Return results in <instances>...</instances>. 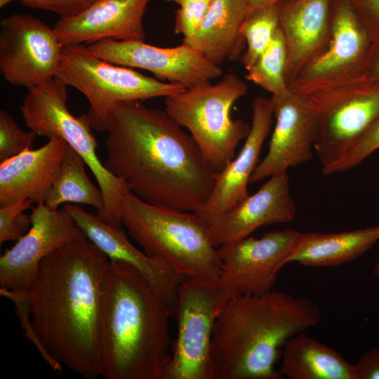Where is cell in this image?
Returning <instances> with one entry per match:
<instances>
[{"instance_id":"obj_23","label":"cell","mask_w":379,"mask_h":379,"mask_svg":"<svg viewBox=\"0 0 379 379\" xmlns=\"http://www.w3.org/2000/svg\"><path fill=\"white\" fill-rule=\"evenodd\" d=\"M247 14V0H212L195 33L182 43L218 65L236 60L246 46L240 29Z\"/></svg>"},{"instance_id":"obj_37","label":"cell","mask_w":379,"mask_h":379,"mask_svg":"<svg viewBox=\"0 0 379 379\" xmlns=\"http://www.w3.org/2000/svg\"><path fill=\"white\" fill-rule=\"evenodd\" d=\"M284 0H247L248 13L265 6L277 4Z\"/></svg>"},{"instance_id":"obj_1","label":"cell","mask_w":379,"mask_h":379,"mask_svg":"<svg viewBox=\"0 0 379 379\" xmlns=\"http://www.w3.org/2000/svg\"><path fill=\"white\" fill-rule=\"evenodd\" d=\"M109 260L87 237L58 248L41 262L28 292L29 322L42 358L86 379L100 376V321Z\"/></svg>"},{"instance_id":"obj_3","label":"cell","mask_w":379,"mask_h":379,"mask_svg":"<svg viewBox=\"0 0 379 379\" xmlns=\"http://www.w3.org/2000/svg\"><path fill=\"white\" fill-rule=\"evenodd\" d=\"M171 305L141 272L109 260L102 284L100 376L162 379L171 357Z\"/></svg>"},{"instance_id":"obj_16","label":"cell","mask_w":379,"mask_h":379,"mask_svg":"<svg viewBox=\"0 0 379 379\" xmlns=\"http://www.w3.org/2000/svg\"><path fill=\"white\" fill-rule=\"evenodd\" d=\"M270 99L276 124L267 153L250 183L286 173L289 168L310 161L319 134L317 118L305 96L288 87Z\"/></svg>"},{"instance_id":"obj_28","label":"cell","mask_w":379,"mask_h":379,"mask_svg":"<svg viewBox=\"0 0 379 379\" xmlns=\"http://www.w3.org/2000/svg\"><path fill=\"white\" fill-rule=\"evenodd\" d=\"M279 28L278 3L247 14L240 29L246 43V50L240 58L246 69L252 66L267 48Z\"/></svg>"},{"instance_id":"obj_34","label":"cell","mask_w":379,"mask_h":379,"mask_svg":"<svg viewBox=\"0 0 379 379\" xmlns=\"http://www.w3.org/2000/svg\"><path fill=\"white\" fill-rule=\"evenodd\" d=\"M373 44H379V0H350Z\"/></svg>"},{"instance_id":"obj_25","label":"cell","mask_w":379,"mask_h":379,"mask_svg":"<svg viewBox=\"0 0 379 379\" xmlns=\"http://www.w3.org/2000/svg\"><path fill=\"white\" fill-rule=\"evenodd\" d=\"M281 375L290 379H357L355 366L338 352L299 333L282 349Z\"/></svg>"},{"instance_id":"obj_30","label":"cell","mask_w":379,"mask_h":379,"mask_svg":"<svg viewBox=\"0 0 379 379\" xmlns=\"http://www.w3.org/2000/svg\"><path fill=\"white\" fill-rule=\"evenodd\" d=\"M36 134L21 130L11 114L0 111V161H3L30 149Z\"/></svg>"},{"instance_id":"obj_10","label":"cell","mask_w":379,"mask_h":379,"mask_svg":"<svg viewBox=\"0 0 379 379\" xmlns=\"http://www.w3.org/2000/svg\"><path fill=\"white\" fill-rule=\"evenodd\" d=\"M301 95L318 120L319 134L314 149L324 173L379 117V79L363 78Z\"/></svg>"},{"instance_id":"obj_21","label":"cell","mask_w":379,"mask_h":379,"mask_svg":"<svg viewBox=\"0 0 379 379\" xmlns=\"http://www.w3.org/2000/svg\"><path fill=\"white\" fill-rule=\"evenodd\" d=\"M65 207L86 237L109 260L129 264L141 272L168 301L173 312L178 287L185 277L135 247L128 239L121 226L108 224L97 215L90 213L79 206L65 204Z\"/></svg>"},{"instance_id":"obj_33","label":"cell","mask_w":379,"mask_h":379,"mask_svg":"<svg viewBox=\"0 0 379 379\" xmlns=\"http://www.w3.org/2000/svg\"><path fill=\"white\" fill-rule=\"evenodd\" d=\"M98 0H22L24 6L34 9L53 12L60 17L74 16Z\"/></svg>"},{"instance_id":"obj_19","label":"cell","mask_w":379,"mask_h":379,"mask_svg":"<svg viewBox=\"0 0 379 379\" xmlns=\"http://www.w3.org/2000/svg\"><path fill=\"white\" fill-rule=\"evenodd\" d=\"M295 213L287 173L272 176L255 193L220 215L208 227L209 237L218 248L244 239L261 226L290 222Z\"/></svg>"},{"instance_id":"obj_22","label":"cell","mask_w":379,"mask_h":379,"mask_svg":"<svg viewBox=\"0 0 379 379\" xmlns=\"http://www.w3.org/2000/svg\"><path fill=\"white\" fill-rule=\"evenodd\" d=\"M68 145L54 137L0 164V206L22 199L44 203L59 174Z\"/></svg>"},{"instance_id":"obj_26","label":"cell","mask_w":379,"mask_h":379,"mask_svg":"<svg viewBox=\"0 0 379 379\" xmlns=\"http://www.w3.org/2000/svg\"><path fill=\"white\" fill-rule=\"evenodd\" d=\"M86 165L83 158L68 145L59 174L45 199L46 206L58 210L62 204L77 203L95 208L96 214L102 211V193L89 180Z\"/></svg>"},{"instance_id":"obj_35","label":"cell","mask_w":379,"mask_h":379,"mask_svg":"<svg viewBox=\"0 0 379 379\" xmlns=\"http://www.w3.org/2000/svg\"><path fill=\"white\" fill-rule=\"evenodd\" d=\"M354 366L357 379H379V347L367 351Z\"/></svg>"},{"instance_id":"obj_7","label":"cell","mask_w":379,"mask_h":379,"mask_svg":"<svg viewBox=\"0 0 379 379\" xmlns=\"http://www.w3.org/2000/svg\"><path fill=\"white\" fill-rule=\"evenodd\" d=\"M247 84L235 73L215 84H199L165 98L164 110L191 133L211 168L220 172L235 157L251 126L231 117V109L247 93Z\"/></svg>"},{"instance_id":"obj_12","label":"cell","mask_w":379,"mask_h":379,"mask_svg":"<svg viewBox=\"0 0 379 379\" xmlns=\"http://www.w3.org/2000/svg\"><path fill=\"white\" fill-rule=\"evenodd\" d=\"M62 48L53 28L31 15L0 22V73L13 86L29 89L55 77Z\"/></svg>"},{"instance_id":"obj_13","label":"cell","mask_w":379,"mask_h":379,"mask_svg":"<svg viewBox=\"0 0 379 379\" xmlns=\"http://www.w3.org/2000/svg\"><path fill=\"white\" fill-rule=\"evenodd\" d=\"M299 234L284 229L220 246V279L233 296L262 295L271 291Z\"/></svg>"},{"instance_id":"obj_18","label":"cell","mask_w":379,"mask_h":379,"mask_svg":"<svg viewBox=\"0 0 379 379\" xmlns=\"http://www.w3.org/2000/svg\"><path fill=\"white\" fill-rule=\"evenodd\" d=\"M151 1L98 0L78 15L60 17L53 29L62 46L103 39L144 41L143 17Z\"/></svg>"},{"instance_id":"obj_38","label":"cell","mask_w":379,"mask_h":379,"mask_svg":"<svg viewBox=\"0 0 379 379\" xmlns=\"http://www.w3.org/2000/svg\"><path fill=\"white\" fill-rule=\"evenodd\" d=\"M22 1V0H0V7L2 8L4 7V6H6V4L11 3V1Z\"/></svg>"},{"instance_id":"obj_4","label":"cell","mask_w":379,"mask_h":379,"mask_svg":"<svg viewBox=\"0 0 379 379\" xmlns=\"http://www.w3.org/2000/svg\"><path fill=\"white\" fill-rule=\"evenodd\" d=\"M319 306L272 290L232 297L214 324L210 357L215 379H280L274 366L293 335L317 326Z\"/></svg>"},{"instance_id":"obj_32","label":"cell","mask_w":379,"mask_h":379,"mask_svg":"<svg viewBox=\"0 0 379 379\" xmlns=\"http://www.w3.org/2000/svg\"><path fill=\"white\" fill-rule=\"evenodd\" d=\"M179 5L175 11L174 32L184 37L193 35L207 13L212 0H165Z\"/></svg>"},{"instance_id":"obj_39","label":"cell","mask_w":379,"mask_h":379,"mask_svg":"<svg viewBox=\"0 0 379 379\" xmlns=\"http://www.w3.org/2000/svg\"><path fill=\"white\" fill-rule=\"evenodd\" d=\"M374 274L376 277H379V260L374 268Z\"/></svg>"},{"instance_id":"obj_2","label":"cell","mask_w":379,"mask_h":379,"mask_svg":"<svg viewBox=\"0 0 379 379\" xmlns=\"http://www.w3.org/2000/svg\"><path fill=\"white\" fill-rule=\"evenodd\" d=\"M107 132L103 164L140 199L196 212L211 195L215 172L192 135L165 110L140 101L121 102Z\"/></svg>"},{"instance_id":"obj_36","label":"cell","mask_w":379,"mask_h":379,"mask_svg":"<svg viewBox=\"0 0 379 379\" xmlns=\"http://www.w3.org/2000/svg\"><path fill=\"white\" fill-rule=\"evenodd\" d=\"M365 78L379 79V44H373L368 58Z\"/></svg>"},{"instance_id":"obj_8","label":"cell","mask_w":379,"mask_h":379,"mask_svg":"<svg viewBox=\"0 0 379 379\" xmlns=\"http://www.w3.org/2000/svg\"><path fill=\"white\" fill-rule=\"evenodd\" d=\"M55 77L86 96V117L98 132L107 131L113 109L121 102L166 98L185 88L100 59L85 44L62 46Z\"/></svg>"},{"instance_id":"obj_29","label":"cell","mask_w":379,"mask_h":379,"mask_svg":"<svg viewBox=\"0 0 379 379\" xmlns=\"http://www.w3.org/2000/svg\"><path fill=\"white\" fill-rule=\"evenodd\" d=\"M33 201L22 199L0 206V244L18 241L29 229L30 215L24 211L32 207Z\"/></svg>"},{"instance_id":"obj_14","label":"cell","mask_w":379,"mask_h":379,"mask_svg":"<svg viewBox=\"0 0 379 379\" xmlns=\"http://www.w3.org/2000/svg\"><path fill=\"white\" fill-rule=\"evenodd\" d=\"M97 57L111 63L152 72L157 79L189 88L220 77L222 69L192 46L162 48L142 41L103 39L87 46Z\"/></svg>"},{"instance_id":"obj_11","label":"cell","mask_w":379,"mask_h":379,"mask_svg":"<svg viewBox=\"0 0 379 379\" xmlns=\"http://www.w3.org/2000/svg\"><path fill=\"white\" fill-rule=\"evenodd\" d=\"M373 45L350 0H333L326 49L302 68L288 87L305 94L365 78Z\"/></svg>"},{"instance_id":"obj_27","label":"cell","mask_w":379,"mask_h":379,"mask_svg":"<svg viewBox=\"0 0 379 379\" xmlns=\"http://www.w3.org/2000/svg\"><path fill=\"white\" fill-rule=\"evenodd\" d=\"M286 46L279 27L267 48L246 69L245 77L272 95L278 94L288 88L286 80Z\"/></svg>"},{"instance_id":"obj_5","label":"cell","mask_w":379,"mask_h":379,"mask_svg":"<svg viewBox=\"0 0 379 379\" xmlns=\"http://www.w3.org/2000/svg\"><path fill=\"white\" fill-rule=\"evenodd\" d=\"M122 224L150 258L183 277H218L221 261L208 227L192 211L148 204L128 192L121 210Z\"/></svg>"},{"instance_id":"obj_9","label":"cell","mask_w":379,"mask_h":379,"mask_svg":"<svg viewBox=\"0 0 379 379\" xmlns=\"http://www.w3.org/2000/svg\"><path fill=\"white\" fill-rule=\"evenodd\" d=\"M220 277L185 278L177 289L172 316L178 333L162 379H215L210 347L215 322L232 298Z\"/></svg>"},{"instance_id":"obj_6","label":"cell","mask_w":379,"mask_h":379,"mask_svg":"<svg viewBox=\"0 0 379 379\" xmlns=\"http://www.w3.org/2000/svg\"><path fill=\"white\" fill-rule=\"evenodd\" d=\"M67 86L55 77L29 88L20 107L23 120L36 135L60 138L83 158L104 199L103 209L96 215L108 224L122 226L123 201L130 189L99 159L98 143L86 114L74 117L69 111Z\"/></svg>"},{"instance_id":"obj_24","label":"cell","mask_w":379,"mask_h":379,"mask_svg":"<svg viewBox=\"0 0 379 379\" xmlns=\"http://www.w3.org/2000/svg\"><path fill=\"white\" fill-rule=\"evenodd\" d=\"M379 241V225L335 233H300L283 261L307 267H332L348 263Z\"/></svg>"},{"instance_id":"obj_17","label":"cell","mask_w":379,"mask_h":379,"mask_svg":"<svg viewBox=\"0 0 379 379\" xmlns=\"http://www.w3.org/2000/svg\"><path fill=\"white\" fill-rule=\"evenodd\" d=\"M251 131L237 156L215 173L212 192L195 212L208 227L220 215L248 195V185L260 162L264 141L272 124L271 99L256 96L252 102Z\"/></svg>"},{"instance_id":"obj_20","label":"cell","mask_w":379,"mask_h":379,"mask_svg":"<svg viewBox=\"0 0 379 379\" xmlns=\"http://www.w3.org/2000/svg\"><path fill=\"white\" fill-rule=\"evenodd\" d=\"M333 0H284L278 3L279 27L287 51L288 86L300 70L321 55L331 36Z\"/></svg>"},{"instance_id":"obj_31","label":"cell","mask_w":379,"mask_h":379,"mask_svg":"<svg viewBox=\"0 0 379 379\" xmlns=\"http://www.w3.org/2000/svg\"><path fill=\"white\" fill-rule=\"evenodd\" d=\"M379 149V117L359 138L348 152L323 174L331 175L351 169Z\"/></svg>"},{"instance_id":"obj_15","label":"cell","mask_w":379,"mask_h":379,"mask_svg":"<svg viewBox=\"0 0 379 379\" xmlns=\"http://www.w3.org/2000/svg\"><path fill=\"white\" fill-rule=\"evenodd\" d=\"M29 230L0 258L1 287L28 295L42 260L54 250L86 237L65 206L53 210L36 204Z\"/></svg>"}]
</instances>
